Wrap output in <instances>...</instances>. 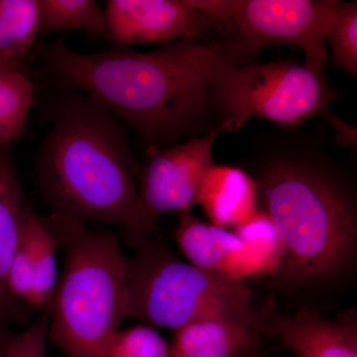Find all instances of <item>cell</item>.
Here are the masks:
<instances>
[{
  "instance_id": "cell-13",
  "label": "cell",
  "mask_w": 357,
  "mask_h": 357,
  "mask_svg": "<svg viewBox=\"0 0 357 357\" xmlns=\"http://www.w3.org/2000/svg\"><path fill=\"white\" fill-rule=\"evenodd\" d=\"M33 211L21 185L10 148L0 150V326L22 316L21 306L6 288V276L23 227Z\"/></svg>"
},
{
  "instance_id": "cell-1",
  "label": "cell",
  "mask_w": 357,
  "mask_h": 357,
  "mask_svg": "<svg viewBox=\"0 0 357 357\" xmlns=\"http://www.w3.org/2000/svg\"><path fill=\"white\" fill-rule=\"evenodd\" d=\"M259 52L229 35L203 44L183 39L148 53L117 47L77 53L59 40L40 54L59 84L100 103L150 150L222 129L211 109V82L222 70L255 61Z\"/></svg>"
},
{
  "instance_id": "cell-8",
  "label": "cell",
  "mask_w": 357,
  "mask_h": 357,
  "mask_svg": "<svg viewBox=\"0 0 357 357\" xmlns=\"http://www.w3.org/2000/svg\"><path fill=\"white\" fill-rule=\"evenodd\" d=\"M222 132L218 129L173 146L148 150L138 176L137 199L123 227L131 245L147 241L164 213L191 211L198 204L204 176L215 164L213 144Z\"/></svg>"
},
{
  "instance_id": "cell-23",
  "label": "cell",
  "mask_w": 357,
  "mask_h": 357,
  "mask_svg": "<svg viewBox=\"0 0 357 357\" xmlns=\"http://www.w3.org/2000/svg\"><path fill=\"white\" fill-rule=\"evenodd\" d=\"M326 121L331 124L333 130H335V140L337 144L340 146L347 147L354 146L356 147V126H351L340 119L337 115L332 114V112H326Z\"/></svg>"
},
{
  "instance_id": "cell-15",
  "label": "cell",
  "mask_w": 357,
  "mask_h": 357,
  "mask_svg": "<svg viewBox=\"0 0 357 357\" xmlns=\"http://www.w3.org/2000/svg\"><path fill=\"white\" fill-rule=\"evenodd\" d=\"M257 184L243 169L215 164L204 176L198 204L211 225L236 227L258 211Z\"/></svg>"
},
{
  "instance_id": "cell-19",
  "label": "cell",
  "mask_w": 357,
  "mask_h": 357,
  "mask_svg": "<svg viewBox=\"0 0 357 357\" xmlns=\"http://www.w3.org/2000/svg\"><path fill=\"white\" fill-rule=\"evenodd\" d=\"M234 231L255 253L265 274H278L285 251L273 222L264 211H256L246 222L234 227Z\"/></svg>"
},
{
  "instance_id": "cell-12",
  "label": "cell",
  "mask_w": 357,
  "mask_h": 357,
  "mask_svg": "<svg viewBox=\"0 0 357 357\" xmlns=\"http://www.w3.org/2000/svg\"><path fill=\"white\" fill-rule=\"evenodd\" d=\"M178 215L175 238L190 264L241 281L266 275L255 253L234 230L202 222L192 211Z\"/></svg>"
},
{
  "instance_id": "cell-4",
  "label": "cell",
  "mask_w": 357,
  "mask_h": 357,
  "mask_svg": "<svg viewBox=\"0 0 357 357\" xmlns=\"http://www.w3.org/2000/svg\"><path fill=\"white\" fill-rule=\"evenodd\" d=\"M44 220L67 251L48 338L66 357H102L126 319L128 258L109 230L89 229L58 213Z\"/></svg>"
},
{
  "instance_id": "cell-6",
  "label": "cell",
  "mask_w": 357,
  "mask_h": 357,
  "mask_svg": "<svg viewBox=\"0 0 357 357\" xmlns=\"http://www.w3.org/2000/svg\"><path fill=\"white\" fill-rule=\"evenodd\" d=\"M337 96L325 75L296 61H252L213 77L210 105L225 132H236L252 117L291 129L325 114Z\"/></svg>"
},
{
  "instance_id": "cell-20",
  "label": "cell",
  "mask_w": 357,
  "mask_h": 357,
  "mask_svg": "<svg viewBox=\"0 0 357 357\" xmlns=\"http://www.w3.org/2000/svg\"><path fill=\"white\" fill-rule=\"evenodd\" d=\"M333 64L357 76V2L340 1L326 34Z\"/></svg>"
},
{
  "instance_id": "cell-3",
  "label": "cell",
  "mask_w": 357,
  "mask_h": 357,
  "mask_svg": "<svg viewBox=\"0 0 357 357\" xmlns=\"http://www.w3.org/2000/svg\"><path fill=\"white\" fill-rule=\"evenodd\" d=\"M68 91L51 107L35 160L40 187L54 213L123 229L140 171L123 126L93 98Z\"/></svg>"
},
{
  "instance_id": "cell-2",
  "label": "cell",
  "mask_w": 357,
  "mask_h": 357,
  "mask_svg": "<svg viewBox=\"0 0 357 357\" xmlns=\"http://www.w3.org/2000/svg\"><path fill=\"white\" fill-rule=\"evenodd\" d=\"M252 166L263 210L283 243L278 274L307 284L340 273L357 243L356 194L321 141L296 132L257 140Z\"/></svg>"
},
{
  "instance_id": "cell-14",
  "label": "cell",
  "mask_w": 357,
  "mask_h": 357,
  "mask_svg": "<svg viewBox=\"0 0 357 357\" xmlns=\"http://www.w3.org/2000/svg\"><path fill=\"white\" fill-rule=\"evenodd\" d=\"M262 333L223 319H201L174 331L170 357H260Z\"/></svg>"
},
{
  "instance_id": "cell-10",
  "label": "cell",
  "mask_w": 357,
  "mask_h": 357,
  "mask_svg": "<svg viewBox=\"0 0 357 357\" xmlns=\"http://www.w3.org/2000/svg\"><path fill=\"white\" fill-rule=\"evenodd\" d=\"M60 244L44 218L27 220L6 276V288L20 306L49 309L58 287L57 250Z\"/></svg>"
},
{
  "instance_id": "cell-17",
  "label": "cell",
  "mask_w": 357,
  "mask_h": 357,
  "mask_svg": "<svg viewBox=\"0 0 357 357\" xmlns=\"http://www.w3.org/2000/svg\"><path fill=\"white\" fill-rule=\"evenodd\" d=\"M34 93L24 67L0 63V150L24 135Z\"/></svg>"
},
{
  "instance_id": "cell-21",
  "label": "cell",
  "mask_w": 357,
  "mask_h": 357,
  "mask_svg": "<svg viewBox=\"0 0 357 357\" xmlns=\"http://www.w3.org/2000/svg\"><path fill=\"white\" fill-rule=\"evenodd\" d=\"M102 357H170L169 344L155 328L138 325L116 331L109 338Z\"/></svg>"
},
{
  "instance_id": "cell-11",
  "label": "cell",
  "mask_w": 357,
  "mask_h": 357,
  "mask_svg": "<svg viewBox=\"0 0 357 357\" xmlns=\"http://www.w3.org/2000/svg\"><path fill=\"white\" fill-rule=\"evenodd\" d=\"M261 333L297 357H357L356 310L332 319L303 307L292 316L265 318Z\"/></svg>"
},
{
  "instance_id": "cell-18",
  "label": "cell",
  "mask_w": 357,
  "mask_h": 357,
  "mask_svg": "<svg viewBox=\"0 0 357 357\" xmlns=\"http://www.w3.org/2000/svg\"><path fill=\"white\" fill-rule=\"evenodd\" d=\"M40 31L86 30L105 36V11L93 0H39Z\"/></svg>"
},
{
  "instance_id": "cell-7",
  "label": "cell",
  "mask_w": 357,
  "mask_h": 357,
  "mask_svg": "<svg viewBox=\"0 0 357 357\" xmlns=\"http://www.w3.org/2000/svg\"><path fill=\"white\" fill-rule=\"evenodd\" d=\"M215 18L229 35L261 50L290 45L303 51L305 66L324 74L328 60L326 34L338 0H190Z\"/></svg>"
},
{
  "instance_id": "cell-16",
  "label": "cell",
  "mask_w": 357,
  "mask_h": 357,
  "mask_svg": "<svg viewBox=\"0 0 357 357\" xmlns=\"http://www.w3.org/2000/svg\"><path fill=\"white\" fill-rule=\"evenodd\" d=\"M39 33V0H0L1 64L24 67Z\"/></svg>"
},
{
  "instance_id": "cell-22",
  "label": "cell",
  "mask_w": 357,
  "mask_h": 357,
  "mask_svg": "<svg viewBox=\"0 0 357 357\" xmlns=\"http://www.w3.org/2000/svg\"><path fill=\"white\" fill-rule=\"evenodd\" d=\"M51 307L21 333L9 332L3 357H47L46 344L50 325Z\"/></svg>"
},
{
  "instance_id": "cell-9",
  "label": "cell",
  "mask_w": 357,
  "mask_h": 357,
  "mask_svg": "<svg viewBox=\"0 0 357 357\" xmlns=\"http://www.w3.org/2000/svg\"><path fill=\"white\" fill-rule=\"evenodd\" d=\"M105 15V37L117 48L203 40L211 30L227 36L218 21L192 6L190 0H109Z\"/></svg>"
},
{
  "instance_id": "cell-24",
  "label": "cell",
  "mask_w": 357,
  "mask_h": 357,
  "mask_svg": "<svg viewBox=\"0 0 357 357\" xmlns=\"http://www.w3.org/2000/svg\"><path fill=\"white\" fill-rule=\"evenodd\" d=\"M8 333V326H0V357H3L4 347Z\"/></svg>"
},
{
  "instance_id": "cell-5",
  "label": "cell",
  "mask_w": 357,
  "mask_h": 357,
  "mask_svg": "<svg viewBox=\"0 0 357 357\" xmlns=\"http://www.w3.org/2000/svg\"><path fill=\"white\" fill-rule=\"evenodd\" d=\"M136 248L128 259L126 319L173 331L201 319H223L261 332L266 317L256 310L243 281L181 261L158 241Z\"/></svg>"
}]
</instances>
